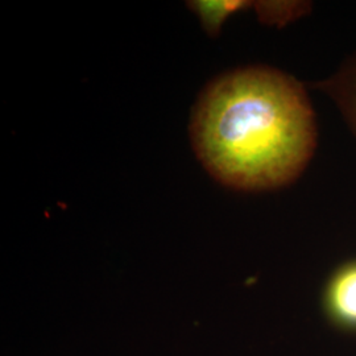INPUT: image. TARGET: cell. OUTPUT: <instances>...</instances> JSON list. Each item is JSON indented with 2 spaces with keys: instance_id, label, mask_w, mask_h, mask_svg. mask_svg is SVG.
I'll list each match as a JSON object with an SVG mask.
<instances>
[{
  "instance_id": "277c9868",
  "label": "cell",
  "mask_w": 356,
  "mask_h": 356,
  "mask_svg": "<svg viewBox=\"0 0 356 356\" xmlns=\"http://www.w3.org/2000/svg\"><path fill=\"white\" fill-rule=\"evenodd\" d=\"M194 13L198 15L204 31L214 38L225 22L229 19L232 13H238L243 8L254 7V3L243 1V0H216V1H189L188 3Z\"/></svg>"
},
{
  "instance_id": "5b68a950",
  "label": "cell",
  "mask_w": 356,
  "mask_h": 356,
  "mask_svg": "<svg viewBox=\"0 0 356 356\" xmlns=\"http://www.w3.org/2000/svg\"><path fill=\"white\" fill-rule=\"evenodd\" d=\"M254 7L263 23L279 26L291 23L309 10V4L302 1H257Z\"/></svg>"
},
{
  "instance_id": "3957f363",
  "label": "cell",
  "mask_w": 356,
  "mask_h": 356,
  "mask_svg": "<svg viewBox=\"0 0 356 356\" xmlns=\"http://www.w3.org/2000/svg\"><path fill=\"white\" fill-rule=\"evenodd\" d=\"M316 86L337 106L356 138V56Z\"/></svg>"
},
{
  "instance_id": "6da1fadb",
  "label": "cell",
  "mask_w": 356,
  "mask_h": 356,
  "mask_svg": "<svg viewBox=\"0 0 356 356\" xmlns=\"http://www.w3.org/2000/svg\"><path fill=\"white\" fill-rule=\"evenodd\" d=\"M197 157L222 185L272 191L304 172L317 145L304 86L280 70L251 66L213 81L191 120Z\"/></svg>"
},
{
  "instance_id": "7a4b0ae2",
  "label": "cell",
  "mask_w": 356,
  "mask_h": 356,
  "mask_svg": "<svg viewBox=\"0 0 356 356\" xmlns=\"http://www.w3.org/2000/svg\"><path fill=\"white\" fill-rule=\"evenodd\" d=\"M322 310L335 329L356 334V259L331 273L322 293Z\"/></svg>"
}]
</instances>
